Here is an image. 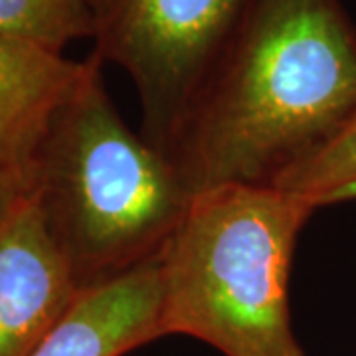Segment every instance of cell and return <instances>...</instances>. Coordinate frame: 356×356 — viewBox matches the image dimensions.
Returning a JSON list of instances; mask_svg holds the SVG:
<instances>
[{
    "label": "cell",
    "instance_id": "obj_5",
    "mask_svg": "<svg viewBox=\"0 0 356 356\" xmlns=\"http://www.w3.org/2000/svg\"><path fill=\"white\" fill-rule=\"evenodd\" d=\"M34 200L0 234V356H28L79 295Z\"/></svg>",
    "mask_w": 356,
    "mask_h": 356
},
{
    "label": "cell",
    "instance_id": "obj_8",
    "mask_svg": "<svg viewBox=\"0 0 356 356\" xmlns=\"http://www.w3.org/2000/svg\"><path fill=\"white\" fill-rule=\"evenodd\" d=\"M0 34L64 54L67 44L93 38L89 0H0Z\"/></svg>",
    "mask_w": 356,
    "mask_h": 356
},
{
    "label": "cell",
    "instance_id": "obj_2",
    "mask_svg": "<svg viewBox=\"0 0 356 356\" xmlns=\"http://www.w3.org/2000/svg\"><path fill=\"white\" fill-rule=\"evenodd\" d=\"M192 198L172 161L125 125L91 54L46 121L32 194L79 291L161 257Z\"/></svg>",
    "mask_w": 356,
    "mask_h": 356
},
{
    "label": "cell",
    "instance_id": "obj_9",
    "mask_svg": "<svg viewBox=\"0 0 356 356\" xmlns=\"http://www.w3.org/2000/svg\"><path fill=\"white\" fill-rule=\"evenodd\" d=\"M275 188L315 208L356 198V113L318 153L281 178Z\"/></svg>",
    "mask_w": 356,
    "mask_h": 356
},
{
    "label": "cell",
    "instance_id": "obj_4",
    "mask_svg": "<svg viewBox=\"0 0 356 356\" xmlns=\"http://www.w3.org/2000/svg\"><path fill=\"white\" fill-rule=\"evenodd\" d=\"M250 0H89L93 54L133 79L140 135L168 156Z\"/></svg>",
    "mask_w": 356,
    "mask_h": 356
},
{
    "label": "cell",
    "instance_id": "obj_7",
    "mask_svg": "<svg viewBox=\"0 0 356 356\" xmlns=\"http://www.w3.org/2000/svg\"><path fill=\"white\" fill-rule=\"evenodd\" d=\"M86 72L74 62L36 44L0 34V127L48 113Z\"/></svg>",
    "mask_w": 356,
    "mask_h": 356
},
{
    "label": "cell",
    "instance_id": "obj_10",
    "mask_svg": "<svg viewBox=\"0 0 356 356\" xmlns=\"http://www.w3.org/2000/svg\"><path fill=\"white\" fill-rule=\"evenodd\" d=\"M50 113L0 127V234L32 200L36 149Z\"/></svg>",
    "mask_w": 356,
    "mask_h": 356
},
{
    "label": "cell",
    "instance_id": "obj_3",
    "mask_svg": "<svg viewBox=\"0 0 356 356\" xmlns=\"http://www.w3.org/2000/svg\"><path fill=\"white\" fill-rule=\"evenodd\" d=\"M315 210L275 186L196 194L161 254L163 337H192L224 356H307L293 331L289 280Z\"/></svg>",
    "mask_w": 356,
    "mask_h": 356
},
{
    "label": "cell",
    "instance_id": "obj_6",
    "mask_svg": "<svg viewBox=\"0 0 356 356\" xmlns=\"http://www.w3.org/2000/svg\"><path fill=\"white\" fill-rule=\"evenodd\" d=\"M161 257L77 295L28 356H125L163 339Z\"/></svg>",
    "mask_w": 356,
    "mask_h": 356
},
{
    "label": "cell",
    "instance_id": "obj_1",
    "mask_svg": "<svg viewBox=\"0 0 356 356\" xmlns=\"http://www.w3.org/2000/svg\"><path fill=\"white\" fill-rule=\"evenodd\" d=\"M356 113V26L339 0H250L168 159L192 196L275 186Z\"/></svg>",
    "mask_w": 356,
    "mask_h": 356
}]
</instances>
